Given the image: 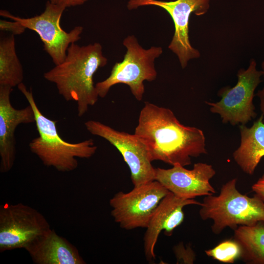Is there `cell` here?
<instances>
[{"label":"cell","instance_id":"1","mask_svg":"<svg viewBox=\"0 0 264 264\" xmlns=\"http://www.w3.org/2000/svg\"><path fill=\"white\" fill-rule=\"evenodd\" d=\"M134 133L146 144L152 161L186 166L191 157L207 154L202 130L181 124L170 109L149 102L140 112Z\"/></svg>","mask_w":264,"mask_h":264},{"label":"cell","instance_id":"2","mask_svg":"<svg viewBox=\"0 0 264 264\" xmlns=\"http://www.w3.org/2000/svg\"><path fill=\"white\" fill-rule=\"evenodd\" d=\"M107 62L100 44L80 46L72 43L65 60L45 72L44 77L56 85L59 94L66 101L77 103L78 115L82 117L98 101L93 75Z\"/></svg>","mask_w":264,"mask_h":264},{"label":"cell","instance_id":"3","mask_svg":"<svg viewBox=\"0 0 264 264\" xmlns=\"http://www.w3.org/2000/svg\"><path fill=\"white\" fill-rule=\"evenodd\" d=\"M17 87L33 109L39 134L30 142L29 149L44 165L53 167L59 172H69L78 167L77 158H88L95 154L97 147L92 139L76 143L63 139L58 132L56 121L48 118L42 113L32 91L28 90L23 83Z\"/></svg>","mask_w":264,"mask_h":264},{"label":"cell","instance_id":"4","mask_svg":"<svg viewBox=\"0 0 264 264\" xmlns=\"http://www.w3.org/2000/svg\"><path fill=\"white\" fill-rule=\"evenodd\" d=\"M236 183V178L229 180L222 186L218 196H206L201 203L199 216L203 220H213L211 229L216 235L226 227L234 230L240 225L264 222V197L242 194Z\"/></svg>","mask_w":264,"mask_h":264},{"label":"cell","instance_id":"5","mask_svg":"<svg viewBox=\"0 0 264 264\" xmlns=\"http://www.w3.org/2000/svg\"><path fill=\"white\" fill-rule=\"evenodd\" d=\"M123 44L127 48L123 60L115 63L110 75L96 83L95 88L99 97L104 98L111 87L124 84L129 86L132 93L140 101L145 92L144 81L152 82L156 78L154 61L163 50L161 47L154 46L143 48L134 35L125 38Z\"/></svg>","mask_w":264,"mask_h":264},{"label":"cell","instance_id":"6","mask_svg":"<svg viewBox=\"0 0 264 264\" xmlns=\"http://www.w3.org/2000/svg\"><path fill=\"white\" fill-rule=\"evenodd\" d=\"M262 75L263 71L256 69V62L252 59L246 69L238 71V81L234 87H224L219 91L218 95L221 97L219 102L205 103L211 112L220 115L222 123L232 126L245 125L257 116L253 99Z\"/></svg>","mask_w":264,"mask_h":264},{"label":"cell","instance_id":"7","mask_svg":"<svg viewBox=\"0 0 264 264\" xmlns=\"http://www.w3.org/2000/svg\"><path fill=\"white\" fill-rule=\"evenodd\" d=\"M169 191L154 180L124 193L120 191L110 200L111 215L126 230L147 228L157 206Z\"/></svg>","mask_w":264,"mask_h":264},{"label":"cell","instance_id":"8","mask_svg":"<svg viewBox=\"0 0 264 264\" xmlns=\"http://www.w3.org/2000/svg\"><path fill=\"white\" fill-rule=\"evenodd\" d=\"M66 8L47 1L44 11L40 15L29 18L15 16L8 11L0 10V15L17 22L36 32L44 44V50L50 56L55 65L65 59L69 45L81 39L83 27L76 26L69 32L60 25L62 15Z\"/></svg>","mask_w":264,"mask_h":264},{"label":"cell","instance_id":"9","mask_svg":"<svg viewBox=\"0 0 264 264\" xmlns=\"http://www.w3.org/2000/svg\"><path fill=\"white\" fill-rule=\"evenodd\" d=\"M51 229L44 216L22 203L0 206V252L25 249Z\"/></svg>","mask_w":264,"mask_h":264},{"label":"cell","instance_id":"10","mask_svg":"<svg viewBox=\"0 0 264 264\" xmlns=\"http://www.w3.org/2000/svg\"><path fill=\"white\" fill-rule=\"evenodd\" d=\"M210 0H176L165 1L157 0H129V10L142 6L154 5L166 10L171 16L175 25V32L168 48L176 54L182 68L188 61L200 57V53L191 44L189 38V22L192 13L197 16L205 14Z\"/></svg>","mask_w":264,"mask_h":264},{"label":"cell","instance_id":"11","mask_svg":"<svg viewBox=\"0 0 264 264\" xmlns=\"http://www.w3.org/2000/svg\"><path fill=\"white\" fill-rule=\"evenodd\" d=\"M85 126L91 134L105 139L119 151L129 167L134 186L154 180L155 168L148 148L136 134L118 131L96 120H88Z\"/></svg>","mask_w":264,"mask_h":264},{"label":"cell","instance_id":"12","mask_svg":"<svg viewBox=\"0 0 264 264\" xmlns=\"http://www.w3.org/2000/svg\"><path fill=\"white\" fill-rule=\"evenodd\" d=\"M215 175L213 166L205 163H195L192 170L176 164L170 169L155 168L154 180L179 198L194 199L216 193L210 183Z\"/></svg>","mask_w":264,"mask_h":264},{"label":"cell","instance_id":"13","mask_svg":"<svg viewBox=\"0 0 264 264\" xmlns=\"http://www.w3.org/2000/svg\"><path fill=\"white\" fill-rule=\"evenodd\" d=\"M12 88L0 86V172L7 173L12 168L16 157L15 132L22 124L35 122L31 105L22 109L14 108L10 101Z\"/></svg>","mask_w":264,"mask_h":264},{"label":"cell","instance_id":"14","mask_svg":"<svg viewBox=\"0 0 264 264\" xmlns=\"http://www.w3.org/2000/svg\"><path fill=\"white\" fill-rule=\"evenodd\" d=\"M201 204L194 199L182 198L169 192L160 202L146 228L143 241L144 251L148 261L152 262L155 258L154 247L161 232L164 230L166 236H170L174 229L183 222L184 207Z\"/></svg>","mask_w":264,"mask_h":264},{"label":"cell","instance_id":"15","mask_svg":"<svg viewBox=\"0 0 264 264\" xmlns=\"http://www.w3.org/2000/svg\"><path fill=\"white\" fill-rule=\"evenodd\" d=\"M25 250L36 264H86L77 247L51 228Z\"/></svg>","mask_w":264,"mask_h":264},{"label":"cell","instance_id":"16","mask_svg":"<svg viewBox=\"0 0 264 264\" xmlns=\"http://www.w3.org/2000/svg\"><path fill=\"white\" fill-rule=\"evenodd\" d=\"M240 146L233 153V157L242 171L252 175L264 156V120L262 115L250 127L239 126Z\"/></svg>","mask_w":264,"mask_h":264},{"label":"cell","instance_id":"17","mask_svg":"<svg viewBox=\"0 0 264 264\" xmlns=\"http://www.w3.org/2000/svg\"><path fill=\"white\" fill-rule=\"evenodd\" d=\"M232 239L240 246V259L248 264H264V222L240 225L234 230Z\"/></svg>","mask_w":264,"mask_h":264},{"label":"cell","instance_id":"18","mask_svg":"<svg viewBox=\"0 0 264 264\" xmlns=\"http://www.w3.org/2000/svg\"><path fill=\"white\" fill-rule=\"evenodd\" d=\"M23 71L16 52L14 35L0 37V86L13 88L22 83Z\"/></svg>","mask_w":264,"mask_h":264},{"label":"cell","instance_id":"19","mask_svg":"<svg viewBox=\"0 0 264 264\" xmlns=\"http://www.w3.org/2000/svg\"><path fill=\"white\" fill-rule=\"evenodd\" d=\"M206 254L219 262L232 264L240 258L241 249L233 239L220 242L214 248L205 251Z\"/></svg>","mask_w":264,"mask_h":264},{"label":"cell","instance_id":"20","mask_svg":"<svg viewBox=\"0 0 264 264\" xmlns=\"http://www.w3.org/2000/svg\"><path fill=\"white\" fill-rule=\"evenodd\" d=\"M173 251L176 258V264H192L196 260V255L191 247H185L182 242L175 246Z\"/></svg>","mask_w":264,"mask_h":264},{"label":"cell","instance_id":"21","mask_svg":"<svg viewBox=\"0 0 264 264\" xmlns=\"http://www.w3.org/2000/svg\"><path fill=\"white\" fill-rule=\"evenodd\" d=\"M26 29L25 27L17 22L0 20V30L2 31L9 32L11 34L16 35L23 33Z\"/></svg>","mask_w":264,"mask_h":264},{"label":"cell","instance_id":"22","mask_svg":"<svg viewBox=\"0 0 264 264\" xmlns=\"http://www.w3.org/2000/svg\"><path fill=\"white\" fill-rule=\"evenodd\" d=\"M88 0H49L53 4L62 5L66 8L71 6L80 5Z\"/></svg>","mask_w":264,"mask_h":264},{"label":"cell","instance_id":"23","mask_svg":"<svg viewBox=\"0 0 264 264\" xmlns=\"http://www.w3.org/2000/svg\"><path fill=\"white\" fill-rule=\"evenodd\" d=\"M251 189L255 194L264 197V174L252 185Z\"/></svg>","mask_w":264,"mask_h":264},{"label":"cell","instance_id":"24","mask_svg":"<svg viewBox=\"0 0 264 264\" xmlns=\"http://www.w3.org/2000/svg\"><path fill=\"white\" fill-rule=\"evenodd\" d=\"M262 68L263 69V75L264 76V60L262 64ZM256 95L260 99V110L262 112V115L264 116V87L262 89L259 90L256 94Z\"/></svg>","mask_w":264,"mask_h":264}]
</instances>
